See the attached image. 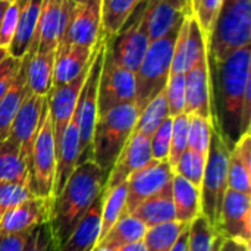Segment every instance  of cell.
I'll return each mask as SVG.
<instances>
[{
  "label": "cell",
  "mask_w": 251,
  "mask_h": 251,
  "mask_svg": "<svg viewBox=\"0 0 251 251\" xmlns=\"http://www.w3.org/2000/svg\"><path fill=\"white\" fill-rule=\"evenodd\" d=\"M107 176L109 175L93 160L84 162L75 168L62 193L53 197L49 224L56 251L103 193Z\"/></svg>",
  "instance_id": "obj_1"
},
{
  "label": "cell",
  "mask_w": 251,
  "mask_h": 251,
  "mask_svg": "<svg viewBox=\"0 0 251 251\" xmlns=\"http://www.w3.org/2000/svg\"><path fill=\"white\" fill-rule=\"evenodd\" d=\"M218 66L216 118L213 125L221 132L224 143L231 150L241 135V113L246 93L251 88V51L246 46Z\"/></svg>",
  "instance_id": "obj_2"
},
{
  "label": "cell",
  "mask_w": 251,
  "mask_h": 251,
  "mask_svg": "<svg viewBox=\"0 0 251 251\" xmlns=\"http://www.w3.org/2000/svg\"><path fill=\"white\" fill-rule=\"evenodd\" d=\"M138 115L140 112L135 103H126L97 116L93 134L91 160L107 175L131 137Z\"/></svg>",
  "instance_id": "obj_3"
},
{
  "label": "cell",
  "mask_w": 251,
  "mask_h": 251,
  "mask_svg": "<svg viewBox=\"0 0 251 251\" xmlns=\"http://www.w3.org/2000/svg\"><path fill=\"white\" fill-rule=\"evenodd\" d=\"M250 40L251 0H222L207 40L209 57L221 63L234 51L250 46Z\"/></svg>",
  "instance_id": "obj_4"
},
{
  "label": "cell",
  "mask_w": 251,
  "mask_h": 251,
  "mask_svg": "<svg viewBox=\"0 0 251 251\" xmlns=\"http://www.w3.org/2000/svg\"><path fill=\"white\" fill-rule=\"evenodd\" d=\"M228 159L229 149L224 143L218 128L213 125L204 175L200 188L201 215L213 228H216L218 225L222 201L228 190Z\"/></svg>",
  "instance_id": "obj_5"
},
{
  "label": "cell",
  "mask_w": 251,
  "mask_h": 251,
  "mask_svg": "<svg viewBox=\"0 0 251 251\" xmlns=\"http://www.w3.org/2000/svg\"><path fill=\"white\" fill-rule=\"evenodd\" d=\"M107 37L101 34L96 47L93 60L88 68L87 78L81 88L78 103L74 112V118L78 125L79 132V153H78V165L91 160L93 154V134L97 121V94H99V79L104 57Z\"/></svg>",
  "instance_id": "obj_6"
},
{
  "label": "cell",
  "mask_w": 251,
  "mask_h": 251,
  "mask_svg": "<svg viewBox=\"0 0 251 251\" xmlns=\"http://www.w3.org/2000/svg\"><path fill=\"white\" fill-rule=\"evenodd\" d=\"M176 32L150 43L149 50L135 72V106L141 112L160 91L171 75V63Z\"/></svg>",
  "instance_id": "obj_7"
},
{
  "label": "cell",
  "mask_w": 251,
  "mask_h": 251,
  "mask_svg": "<svg viewBox=\"0 0 251 251\" xmlns=\"http://www.w3.org/2000/svg\"><path fill=\"white\" fill-rule=\"evenodd\" d=\"M56 159H57V153H56V143L53 135V125H51L49 106L46 103L41 124L31 151L29 184L35 197L53 199Z\"/></svg>",
  "instance_id": "obj_8"
},
{
  "label": "cell",
  "mask_w": 251,
  "mask_h": 251,
  "mask_svg": "<svg viewBox=\"0 0 251 251\" xmlns=\"http://www.w3.org/2000/svg\"><path fill=\"white\" fill-rule=\"evenodd\" d=\"M149 46L150 40L144 22L143 0L122 29L116 35L107 38V50L118 65L135 74L149 50Z\"/></svg>",
  "instance_id": "obj_9"
},
{
  "label": "cell",
  "mask_w": 251,
  "mask_h": 251,
  "mask_svg": "<svg viewBox=\"0 0 251 251\" xmlns=\"http://www.w3.org/2000/svg\"><path fill=\"white\" fill-rule=\"evenodd\" d=\"M135 100V74L118 65L107 50V41L104 49V57L99 79L97 94V116L107 110L134 103Z\"/></svg>",
  "instance_id": "obj_10"
},
{
  "label": "cell",
  "mask_w": 251,
  "mask_h": 251,
  "mask_svg": "<svg viewBox=\"0 0 251 251\" xmlns=\"http://www.w3.org/2000/svg\"><path fill=\"white\" fill-rule=\"evenodd\" d=\"M75 1L72 0H43L37 32L28 53L35 50H56L68 26ZM26 53V54H28Z\"/></svg>",
  "instance_id": "obj_11"
},
{
  "label": "cell",
  "mask_w": 251,
  "mask_h": 251,
  "mask_svg": "<svg viewBox=\"0 0 251 251\" xmlns=\"http://www.w3.org/2000/svg\"><path fill=\"white\" fill-rule=\"evenodd\" d=\"M174 169L168 160H150L126 179V213H131L141 201L159 194L172 184Z\"/></svg>",
  "instance_id": "obj_12"
},
{
  "label": "cell",
  "mask_w": 251,
  "mask_h": 251,
  "mask_svg": "<svg viewBox=\"0 0 251 251\" xmlns=\"http://www.w3.org/2000/svg\"><path fill=\"white\" fill-rule=\"evenodd\" d=\"M101 37V0L75 3L59 46H84L93 49Z\"/></svg>",
  "instance_id": "obj_13"
},
{
  "label": "cell",
  "mask_w": 251,
  "mask_h": 251,
  "mask_svg": "<svg viewBox=\"0 0 251 251\" xmlns=\"http://www.w3.org/2000/svg\"><path fill=\"white\" fill-rule=\"evenodd\" d=\"M215 229L224 238L250 243L251 194L228 188L222 201L218 225Z\"/></svg>",
  "instance_id": "obj_14"
},
{
  "label": "cell",
  "mask_w": 251,
  "mask_h": 251,
  "mask_svg": "<svg viewBox=\"0 0 251 251\" xmlns=\"http://www.w3.org/2000/svg\"><path fill=\"white\" fill-rule=\"evenodd\" d=\"M88 68L90 65L71 82L51 88L47 96V106H49V112L51 118L53 135H54V143H56V153L59 150V144L63 137V132L74 116L81 88L88 74Z\"/></svg>",
  "instance_id": "obj_15"
},
{
  "label": "cell",
  "mask_w": 251,
  "mask_h": 251,
  "mask_svg": "<svg viewBox=\"0 0 251 251\" xmlns=\"http://www.w3.org/2000/svg\"><path fill=\"white\" fill-rule=\"evenodd\" d=\"M185 113L213 121L209 53L185 72Z\"/></svg>",
  "instance_id": "obj_16"
},
{
  "label": "cell",
  "mask_w": 251,
  "mask_h": 251,
  "mask_svg": "<svg viewBox=\"0 0 251 251\" xmlns=\"http://www.w3.org/2000/svg\"><path fill=\"white\" fill-rule=\"evenodd\" d=\"M46 103H47V97H40L28 93L12 122L7 135V138H10L21 147L22 153L28 157L29 163H31V151L34 146V140L37 137L41 124Z\"/></svg>",
  "instance_id": "obj_17"
},
{
  "label": "cell",
  "mask_w": 251,
  "mask_h": 251,
  "mask_svg": "<svg viewBox=\"0 0 251 251\" xmlns=\"http://www.w3.org/2000/svg\"><path fill=\"white\" fill-rule=\"evenodd\" d=\"M150 160H151L150 137L132 131L131 137L128 138L125 147L122 149L119 157L116 159L107 176L104 190H110L113 187L126 182V179L134 172L146 166Z\"/></svg>",
  "instance_id": "obj_18"
},
{
  "label": "cell",
  "mask_w": 251,
  "mask_h": 251,
  "mask_svg": "<svg viewBox=\"0 0 251 251\" xmlns=\"http://www.w3.org/2000/svg\"><path fill=\"white\" fill-rule=\"evenodd\" d=\"M51 197H32L7 210L0 219V234H16L31 231L50 218Z\"/></svg>",
  "instance_id": "obj_19"
},
{
  "label": "cell",
  "mask_w": 251,
  "mask_h": 251,
  "mask_svg": "<svg viewBox=\"0 0 251 251\" xmlns=\"http://www.w3.org/2000/svg\"><path fill=\"white\" fill-rule=\"evenodd\" d=\"M190 13L162 0H144V22L150 43L176 32Z\"/></svg>",
  "instance_id": "obj_20"
},
{
  "label": "cell",
  "mask_w": 251,
  "mask_h": 251,
  "mask_svg": "<svg viewBox=\"0 0 251 251\" xmlns=\"http://www.w3.org/2000/svg\"><path fill=\"white\" fill-rule=\"evenodd\" d=\"M96 47V46H94ZM94 47L84 46H57L53 66V82L51 88L65 85L76 78L90 63L94 54Z\"/></svg>",
  "instance_id": "obj_21"
},
{
  "label": "cell",
  "mask_w": 251,
  "mask_h": 251,
  "mask_svg": "<svg viewBox=\"0 0 251 251\" xmlns=\"http://www.w3.org/2000/svg\"><path fill=\"white\" fill-rule=\"evenodd\" d=\"M101 206L103 193L97 197L88 212L81 218L76 226L72 229L66 241L57 251H91L100 240V225H101Z\"/></svg>",
  "instance_id": "obj_22"
},
{
  "label": "cell",
  "mask_w": 251,
  "mask_h": 251,
  "mask_svg": "<svg viewBox=\"0 0 251 251\" xmlns=\"http://www.w3.org/2000/svg\"><path fill=\"white\" fill-rule=\"evenodd\" d=\"M56 50H35L24 56L22 63L25 69L26 87L31 94L47 97L53 82Z\"/></svg>",
  "instance_id": "obj_23"
},
{
  "label": "cell",
  "mask_w": 251,
  "mask_h": 251,
  "mask_svg": "<svg viewBox=\"0 0 251 251\" xmlns=\"http://www.w3.org/2000/svg\"><path fill=\"white\" fill-rule=\"evenodd\" d=\"M78 153H79V132H78L76 121L72 116L69 125L66 126L63 132V137L60 140L59 150H57L53 197L62 193L69 176L74 174L75 168L78 166Z\"/></svg>",
  "instance_id": "obj_24"
},
{
  "label": "cell",
  "mask_w": 251,
  "mask_h": 251,
  "mask_svg": "<svg viewBox=\"0 0 251 251\" xmlns=\"http://www.w3.org/2000/svg\"><path fill=\"white\" fill-rule=\"evenodd\" d=\"M228 188L251 194V132L244 134L229 150Z\"/></svg>",
  "instance_id": "obj_25"
},
{
  "label": "cell",
  "mask_w": 251,
  "mask_h": 251,
  "mask_svg": "<svg viewBox=\"0 0 251 251\" xmlns=\"http://www.w3.org/2000/svg\"><path fill=\"white\" fill-rule=\"evenodd\" d=\"M41 1L43 0H28L26 4L24 6L12 41L7 46L9 56L16 59H24V56L29 51L37 32Z\"/></svg>",
  "instance_id": "obj_26"
},
{
  "label": "cell",
  "mask_w": 251,
  "mask_h": 251,
  "mask_svg": "<svg viewBox=\"0 0 251 251\" xmlns=\"http://www.w3.org/2000/svg\"><path fill=\"white\" fill-rule=\"evenodd\" d=\"M129 215L141 221L147 228L175 221V206L172 200V184L159 194L141 201Z\"/></svg>",
  "instance_id": "obj_27"
},
{
  "label": "cell",
  "mask_w": 251,
  "mask_h": 251,
  "mask_svg": "<svg viewBox=\"0 0 251 251\" xmlns=\"http://www.w3.org/2000/svg\"><path fill=\"white\" fill-rule=\"evenodd\" d=\"M31 163L21 147L10 138L0 141V182L29 184ZM31 185V184H29Z\"/></svg>",
  "instance_id": "obj_28"
},
{
  "label": "cell",
  "mask_w": 251,
  "mask_h": 251,
  "mask_svg": "<svg viewBox=\"0 0 251 251\" xmlns=\"http://www.w3.org/2000/svg\"><path fill=\"white\" fill-rule=\"evenodd\" d=\"M172 200L175 206V221L190 225L201 215L200 190L176 174H174L172 178Z\"/></svg>",
  "instance_id": "obj_29"
},
{
  "label": "cell",
  "mask_w": 251,
  "mask_h": 251,
  "mask_svg": "<svg viewBox=\"0 0 251 251\" xmlns=\"http://www.w3.org/2000/svg\"><path fill=\"white\" fill-rule=\"evenodd\" d=\"M147 226L138 221L135 216L129 213H124L116 224L110 228V231L104 235V238L100 241V244L118 250L124 246L134 244L138 241H143L147 232Z\"/></svg>",
  "instance_id": "obj_30"
},
{
  "label": "cell",
  "mask_w": 251,
  "mask_h": 251,
  "mask_svg": "<svg viewBox=\"0 0 251 251\" xmlns=\"http://www.w3.org/2000/svg\"><path fill=\"white\" fill-rule=\"evenodd\" d=\"M26 79H25V69L24 63L21 66V71L13 81L12 87L7 90V93L0 99V141L7 138L12 122L24 101V99L28 94Z\"/></svg>",
  "instance_id": "obj_31"
},
{
  "label": "cell",
  "mask_w": 251,
  "mask_h": 251,
  "mask_svg": "<svg viewBox=\"0 0 251 251\" xmlns=\"http://www.w3.org/2000/svg\"><path fill=\"white\" fill-rule=\"evenodd\" d=\"M143 0H101V34L116 35Z\"/></svg>",
  "instance_id": "obj_32"
},
{
  "label": "cell",
  "mask_w": 251,
  "mask_h": 251,
  "mask_svg": "<svg viewBox=\"0 0 251 251\" xmlns=\"http://www.w3.org/2000/svg\"><path fill=\"white\" fill-rule=\"evenodd\" d=\"M126 213V182L113 187L110 190H103V206H101V225H100V240L110 231L116 221Z\"/></svg>",
  "instance_id": "obj_33"
},
{
  "label": "cell",
  "mask_w": 251,
  "mask_h": 251,
  "mask_svg": "<svg viewBox=\"0 0 251 251\" xmlns=\"http://www.w3.org/2000/svg\"><path fill=\"white\" fill-rule=\"evenodd\" d=\"M166 118H169V112H168L166 94L163 90L151 101H149L147 106L140 112L134 131L151 138V135L156 132V129L163 124Z\"/></svg>",
  "instance_id": "obj_34"
},
{
  "label": "cell",
  "mask_w": 251,
  "mask_h": 251,
  "mask_svg": "<svg viewBox=\"0 0 251 251\" xmlns=\"http://www.w3.org/2000/svg\"><path fill=\"white\" fill-rule=\"evenodd\" d=\"M224 237L209 224V221L200 215L190 224L188 251H219Z\"/></svg>",
  "instance_id": "obj_35"
},
{
  "label": "cell",
  "mask_w": 251,
  "mask_h": 251,
  "mask_svg": "<svg viewBox=\"0 0 251 251\" xmlns=\"http://www.w3.org/2000/svg\"><path fill=\"white\" fill-rule=\"evenodd\" d=\"M187 224H181L178 221L168 222L163 225H157L149 228L144 237V246L147 251H171L175 246L176 240L187 228Z\"/></svg>",
  "instance_id": "obj_36"
},
{
  "label": "cell",
  "mask_w": 251,
  "mask_h": 251,
  "mask_svg": "<svg viewBox=\"0 0 251 251\" xmlns=\"http://www.w3.org/2000/svg\"><path fill=\"white\" fill-rule=\"evenodd\" d=\"M207 154L197 153L194 150L187 149L179 157L178 163L174 168V174L182 176L188 182H191L196 188H201V181L204 175Z\"/></svg>",
  "instance_id": "obj_37"
},
{
  "label": "cell",
  "mask_w": 251,
  "mask_h": 251,
  "mask_svg": "<svg viewBox=\"0 0 251 251\" xmlns=\"http://www.w3.org/2000/svg\"><path fill=\"white\" fill-rule=\"evenodd\" d=\"M213 132V121L197 115H188V149L207 154Z\"/></svg>",
  "instance_id": "obj_38"
},
{
  "label": "cell",
  "mask_w": 251,
  "mask_h": 251,
  "mask_svg": "<svg viewBox=\"0 0 251 251\" xmlns=\"http://www.w3.org/2000/svg\"><path fill=\"white\" fill-rule=\"evenodd\" d=\"M207 56V38L203 34L194 15L190 16L187 49H185V72Z\"/></svg>",
  "instance_id": "obj_39"
},
{
  "label": "cell",
  "mask_w": 251,
  "mask_h": 251,
  "mask_svg": "<svg viewBox=\"0 0 251 251\" xmlns=\"http://www.w3.org/2000/svg\"><path fill=\"white\" fill-rule=\"evenodd\" d=\"M188 149V115L181 113L172 118V137H171V150L168 162L175 168L182 153Z\"/></svg>",
  "instance_id": "obj_40"
},
{
  "label": "cell",
  "mask_w": 251,
  "mask_h": 251,
  "mask_svg": "<svg viewBox=\"0 0 251 251\" xmlns=\"http://www.w3.org/2000/svg\"><path fill=\"white\" fill-rule=\"evenodd\" d=\"M35 197L31 185L28 182L18 184V182H0V219L1 216L13 209L15 206Z\"/></svg>",
  "instance_id": "obj_41"
},
{
  "label": "cell",
  "mask_w": 251,
  "mask_h": 251,
  "mask_svg": "<svg viewBox=\"0 0 251 251\" xmlns=\"http://www.w3.org/2000/svg\"><path fill=\"white\" fill-rule=\"evenodd\" d=\"M165 94L171 118L185 113V74H171Z\"/></svg>",
  "instance_id": "obj_42"
},
{
  "label": "cell",
  "mask_w": 251,
  "mask_h": 251,
  "mask_svg": "<svg viewBox=\"0 0 251 251\" xmlns=\"http://www.w3.org/2000/svg\"><path fill=\"white\" fill-rule=\"evenodd\" d=\"M171 137H172V118H166L163 124L156 129L150 138L151 159L157 162H165L169 157L171 150Z\"/></svg>",
  "instance_id": "obj_43"
},
{
  "label": "cell",
  "mask_w": 251,
  "mask_h": 251,
  "mask_svg": "<svg viewBox=\"0 0 251 251\" xmlns=\"http://www.w3.org/2000/svg\"><path fill=\"white\" fill-rule=\"evenodd\" d=\"M28 0H13L9 3L0 22V47H7L15 34L19 16Z\"/></svg>",
  "instance_id": "obj_44"
},
{
  "label": "cell",
  "mask_w": 251,
  "mask_h": 251,
  "mask_svg": "<svg viewBox=\"0 0 251 251\" xmlns=\"http://www.w3.org/2000/svg\"><path fill=\"white\" fill-rule=\"evenodd\" d=\"M221 4H222V0H200L199 6L196 7V10L193 13L207 40L212 34Z\"/></svg>",
  "instance_id": "obj_45"
},
{
  "label": "cell",
  "mask_w": 251,
  "mask_h": 251,
  "mask_svg": "<svg viewBox=\"0 0 251 251\" xmlns=\"http://www.w3.org/2000/svg\"><path fill=\"white\" fill-rule=\"evenodd\" d=\"M24 251H56L53 234L49 221L35 226L26 240Z\"/></svg>",
  "instance_id": "obj_46"
},
{
  "label": "cell",
  "mask_w": 251,
  "mask_h": 251,
  "mask_svg": "<svg viewBox=\"0 0 251 251\" xmlns=\"http://www.w3.org/2000/svg\"><path fill=\"white\" fill-rule=\"evenodd\" d=\"M21 66H22V59H16L12 56H7L0 63V99L12 87L13 81L16 79L21 71Z\"/></svg>",
  "instance_id": "obj_47"
},
{
  "label": "cell",
  "mask_w": 251,
  "mask_h": 251,
  "mask_svg": "<svg viewBox=\"0 0 251 251\" xmlns=\"http://www.w3.org/2000/svg\"><path fill=\"white\" fill-rule=\"evenodd\" d=\"M31 231L16 234H0V251H24Z\"/></svg>",
  "instance_id": "obj_48"
},
{
  "label": "cell",
  "mask_w": 251,
  "mask_h": 251,
  "mask_svg": "<svg viewBox=\"0 0 251 251\" xmlns=\"http://www.w3.org/2000/svg\"><path fill=\"white\" fill-rule=\"evenodd\" d=\"M219 251H250V243L232 238H224Z\"/></svg>",
  "instance_id": "obj_49"
},
{
  "label": "cell",
  "mask_w": 251,
  "mask_h": 251,
  "mask_svg": "<svg viewBox=\"0 0 251 251\" xmlns=\"http://www.w3.org/2000/svg\"><path fill=\"white\" fill-rule=\"evenodd\" d=\"M188 235H190V225L182 231L179 238L176 240L175 246L171 251H188Z\"/></svg>",
  "instance_id": "obj_50"
},
{
  "label": "cell",
  "mask_w": 251,
  "mask_h": 251,
  "mask_svg": "<svg viewBox=\"0 0 251 251\" xmlns=\"http://www.w3.org/2000/svg\"><path fill=\"white\" fill-rule=\"evenodd\" d=\"M162 1H166L169 4H172L174 7H176V9H181V10H185V12H191L193 13L191 3L188 0H162Z\"/></svg>",
  "instance_id": "obj_51"
},
{
  "label": "cell",
  "mask_w": 251,
  "mask_h": 251,
  "mask_svg": "<svg viewBox=\"0 0 251 251\" xmlns=\"http://www.w3.org/2000/svg\"><path fill=\"white\" fill-rule=\"evenodd\" d=\"M115 251H147L146 250V246H144V241H138V243H134V244H128V246H124L121 249Z\"/></svg>",
  "instance_id": "obj_52"
},
{
  "label": "cell",
  "mask_w": 251,
  "mask_h": 251,
  "mask_svg": "<svg viewBox=\"0 0 251 251\" xmlns=\"http://www.w3.org/2000/svg\"><path fill=\"white\" fill-rule=\"evenodd\" d=\"M9 3H10V1H6V0H0V22H1L3 13H4V10L7 9Z\"/></svg>",
  "instance_id": "obj_53"
},
{
  "label": "cell",
  "mask_w": 251,
  "mask_h": 251,
  "mask_svg": "<svg viewBox=\"0 0 251 251\" xmlns=\"http://www.w3.org/2000/svg\"><path fill=\"white\" fill-rule=\"evenodd\" d=\"M9 56V51H7V47H0V63Z\"/></svg>",
  "instance_id": "obj_54"
},
{
  "label": "cell",
  "mask_w": 251,
  "mask_h": 251,
  "mask_svg": "<svg viewBox=\"0 0 251 251\" xmlns=\"http://www.w3.org/2000/svg\"><path fill=\"white\" fill-rule=\"evenodd\" d=\"M91 251H115V250H113V249H109V247H106V246H103V244H100V243H99V244H97V246H96V247H94Z\"/></svg>",
  "instance_id": "obj_55"
},
{
  "label": "cell",
  "mask_w": 251,
  "mask_h": 251,
  "mask_svg": "<svg viewBox=\"0 0 251 251\" xmlns=\"http://www.w3.org/2000/svg\"><path fill=\"white\" fill-rule=\"evenodd\" d=\"M199 1H200V0H191V10H193V13H194L196 7L199 6Z\"/></svg>",
  "instance_id": "obj_56"
},
{
  "label": "cell",
  "mask_w": 251,
  "mask_h": 251,
  "mask_svg": "<svg viewBox=\"0 0 251 251\" xmlns=\"http://www.w3.org/2000/svg\"><path fill=\"white\" fill-rule=\"evenodd\" d=\"M72 1H75V3H78V1H82V0H72Z\"/></svg>",
  "instance_id": "obj_57"
},
{
  "label": "cell",
  "mask_w": 251,
  "mask_h": 251,
  "mask_svg": "<svg viewBox=\"0 0 251 251\" xmlns=\"http://www.w3.org/2000/svg\"><path fill=\"white\" fill-rule=\"evenodd\" d=\"M188 1H190V3H191V0H188Z\"/></svg>",
  "instance_id": "obj_58"
}]
</instances>
